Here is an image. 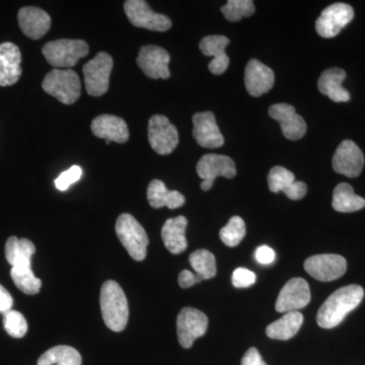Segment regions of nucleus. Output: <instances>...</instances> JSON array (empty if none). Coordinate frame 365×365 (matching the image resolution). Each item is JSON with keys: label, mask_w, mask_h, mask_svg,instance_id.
I'll return each instance as SVG.
<instances>
[{"label": "nucleus", "mask_w": 365, "mask_h": 365, "mask_svg": "<svg viewBox=\"0 0 365 365\" xmlns=\"http://www.w3.org/2000/svg\"><path fill=\"white\" fill-rule=\"evenodd\" d=\"M124 11L132 25L137 28L167 32L172 26L169 16L155 13L143 0H127L124 4Z\"/></svg>", "instance_id": "0eeeda50"}, {"label": "nucleus", "mask_w": 365, "mask_h": 365, "mask_svg": "<svg viewBox=\"0 0 365 365\" xmlns=\"http://www.w3.org/2000/svg\"><path fill=\"white\" fill-rule=\"evenodd\" d=\"M170 56L167 50L155 45L144 46L139 50L137 64L144 74L153 79H168L170 76Z\"/></svg>", "instance_id": "ddd939ff"}, {"label": "nucleus", "mask_w": 365, "mask_h": 365, "mask_svg": "<svg viewBox=\"0 0 365 365\" xmlns=\"http://www.w3.org/2000/svg\"><path fill=\"white\" fill-rule=\"evenodd\" d=\"M353 18L354 11L349 4H334L322 11L316 21L317 33L327 39L336 37Z\"/></svg>", "instance_id": "9b49d317"}, {"label": "nucleus", "mask_w": 365, "mask_h": 365, "mask_svg": "<svg viewBox=\"0 0 365 365\" xmlns=\"http://www.w3.org/2000/svg\"><path fill=\"white\" fill-rule=\"evenodd\" d=\"M364 297V288L356 284L336 290L319 307L317 316L318 325L323 329H333L340 325L346 316L359 306Z\"/></svg>", "instance_id": "f257e3e1"}, {"label": "nucleus", "mask_w": 365, "mask_h": 365, "mask_svg": "<svg viewBox=\"0 0 365 365\" xmlns=\"http://www.w3.org/2000/svg\"><path fill=\"white\" fill-rule=\"evenodd\" d=\"M256 274L246 268L235 269L232 273V285L237 288H248L256 282Z\"/></svg>", "instance_id": "e433bc0d"}, {"label": "nucleus", "mask_w": 365, "mask_h": 365, "mask_svg": "<svg viewBox=\"0 0 365 365\" xmlns=\"http://www.w3.org/2000/svg\"><path fill=\"white\" fill-rule=\"evenodd\" d=\"M42 52L50 66L69 68L76 66L79 59L88 56L90 48L83 40L61 39L47 43Z\"/></svg>", "instance_id": "20e7f679"}, {"label": "nucleus", "mask_w": 365, "mask_h": 365, "mask_svg": "<svg viewBox=\"0 0 365 365\" xmlns=\"http://www.w3.org/2000/svg\"><path fill=\"white\" fill-rule=\"evenodd\" d=\"M213 182H208V181H202L201 182L200 187L201 189L203 190V191H208V190H210L212 188Z\"/></svg>", "instance_id": "79ce46f5"}, {"label": "nucleus", "mask_w": 365, "mask_h": 365, "mask_svg": "<svg viewBox=\"0 0 365 365\" xmlns=\"http://www.w3.org/2000/svg\"><path fill=\"white\" fill-rule=\"evenodd\" d=\"M19 25L26 37L33 40L44 37L51 26L49 14L35 6L23 7L18 14Z\"/></svg>", "instance_id": "aec40b11"}, {"label": "nucleus", "mask_w": 365, "mask_h": 365, "mask_svg": "<svg viewBox=\"0 0 365 365\" xmlns=\"http://www.w3.org/2000/svg\"><path fill=\"white\" fill-rule=\"evenodd\" d=\"M35 252V245L29 240H20L16 237H11L7 240L6 256L11 267L19 264L32 263V257Z\"/></svg>", "instance_id": "c85d7f7f"}, {"label": "nucleus", "mask_w": 365, "mask_h": 365, "mask_svg": "<svg viewBox=\"0 0 365 365\" xmlns=\"http://www.w3.org/2000/svg\"><path fill=\"white\" fill-rule=\"evenodd\" d=\"M311 302V289L309 283L302 278H292L281 289L275 302L278 313L299 312Z\"/></svg>", "instance_id": "f8f14e48"}, {"label": "nucleus", "mask_w": 365, "mask_h": 365, "mask_svg": "<svg viewBox=\"0 0 365 365\" xmlns=\"http://www.w3.org/2000/svg\"><path fill=\"white\" fill-rule=\"evenodd\" d=\"M91 127L93 135L111 143H125L129 139L128 127L122 118L102 115L93 119Z\"/></svg>", "instance_id": "4be33fe9"}, {"label": "nucleus", "mask_w": 365, "mask_h": 365, "mask_svg": "<svg viewBox=\"0 0 365 365\" xmlns=\"http://www.w3.org/2000/svg\"><path fill=\"white\" fill-rule=\"evenodd\" d=\"M304 323V316L299 312H290L282 318L273 322L266 329L269 338L274 340H289L299 332Z\"/></svg>", "instance_id": "bb28decb"}, {"label": "nucleus", "mask_w": 365, "mask_h": 365, "mask_svg": "<svg viewBox=\"0 0 365 365\" xmlns=\"http://www.w3.org/2000/svg\"><path fill=\"white\" fill-rule=\"evenodd\" d=\"M346 72L340 68H329L322 73L318 81L319 91L333 102H348L350 93L342 86Z\"/></svg>", "instance_id": "393cba45"}, {"label": "nucleus", "mask_w": 365, "mask_h": 365, "mask_svg": "<svg viewBox=\"0 0 365 365\" xmlns=\"http://www.w3.org/2000/svg\"><path fill=\"white\" fill-rule=\"evenodd\" d=\"M4 326L7 334L14 338H23L28 331L25 317L13 309L4 314Z\"/></svg>", "instance_id": "f704fd0d"}, {"label": "nucleus", "mask_w": 365, "mask_h": 365, "mask_svg": "<svg viewBox=\"0 0 365 365\" xmlns=\"http://www.w3.org/2000/svg\"><path fill=\"white\" fill-rule=\"evenodd\" d=\"M178 280H179L180 287L182 288L193 287V285L202 281L196 273L191 272V271L188 270H182V272L180 273Z\"/></svg>", "instance_id": "58836bf2"}, {"label": "nucleus", "mask_w": 365, "mask_h": 365, "mask_svg": "<svg viewBox=\"0 0 365 365\" xmlns=\"http://www.w3.org/2000/svg\"><path fill=\"white\" fill-rule=\"evenodd\" d=\"M255 258H256L258 263L262 265H270L275 261L276 255L273 249L268 246H261L256 250L255 253Z\"/></svg>", "instance_id": "4c0bfd02"}, {"label": "nucleus", "mask_w": 365, "mask_h": 365, "mask_svg": "<svg viewBox=\"0 0 365 365\" xmlns=\"http://www.w3.org/2000/svg\"><path fill=\"white\" fill-rule=\"evenodd\" d=\"M116 234L132 259L135 261L145 259L148 246V234L133 216L123 213L118 217Z\"/></svg>", "instance_id": "39448f33"}, {"label": "nucleus", "mask_w": 365, "mask_h": 365, "mask_svg": "<svg viewBox=\"0 0 365 365\" xmlns=\"http://www.w3.org/2000/svg\"><path fill=\"white\" fill-rule=\"evenodd\" d=\"M275 76L270 67L257 59L250 60L245 71V85L250 95L260 97L273 88Z\"/></svg>", "instance_id": "6ab92c4d"}, {"label": "nucleus", "mask_w": 365, "mask_h": 365, "mask_svg": "<svg viewBox=\"0 0 365 365\" xmlns=\"http://www.w3.org/2000/svg\"><path fill=\"white\" fill-rule=\"evenodd\" d=\"M21 54L13 43L0 44V86H13L21 76Z\"/></svg>", "instance_id": "412c9836"}, {"label": "nucleus", "mask_w": 365, "mask_h": 365, "mask_svg": "<svg viewBox=\"0 0 365 365\" xmlns=\"http://www.w3.org/2000/svg\"><path fill=\"white\" fill-rule=\"evenodd\" d=\"M38 365H81V356L71 346H55L42 354Z\"/></svg>", "instance_id": "c756f323"}, {"label": "nucleus", "mask_w": 365, "mask_h": 365, "mask_svg": "<svg viewBox=\"0 0 365 365\" xmlns=\"http://www.w3.org/2000/svg\"><path fill=\"white\" fill-rule=\"evenodd\" d=\"M101 309L106 326L114 332H122L129 319V307L123 289L116 281L103 284L100 295Z\"/></svg>", "instance_id": "f03ea898"}, {"label": "nucleus", "mask_w": 365, "mask_h": 365, "mask_svg": "<svg viewBox=\"0 0 365 365\" xmlns=\"http://www.w3.org/2000/svg\"><path fill=\"white\" fill-rule=\"evenodd\" d=\"M42 88L64 105L74 104L81 97V81L71 69H53L45 76Z\"/></svg>", "instance_id": "7ed1b4c3"}, {"label": "nucleus", "mask_w": 365, "mask_h": 365, "mask_svg": "<svg viewBox=\"0 0 365 365\" xmlns=\"http://www.w3.org/2000/svg\"><path fill=\"white\" fill-rule=\"evenodd\" d=\"M83 176V170L78 165H72L71 169L62 173L56 180L55 186L59 191H66L72 184L79 181Z\"/></svg>", "instance_id": "c9c22d12"}, {"label": "nucleus", "mask_w": 365, "mask_h": 365, "mask_svg": "<svg viewBox=\"0 0 365 365\" xmlns=\"http://www.w3.org/2000/svg\"><path fill=\"white\" fill-rule=\"evenodd\" d=\"M197 174L202 181L213 182L217 177H225L232 179L237 175L234 160L227 155H203L197 163Z\"/></svg>", "instance_id": "a211bd4d"}, {"label": "nucleus", "mask_w": 365, "mask_h": 365, "mask_svg": "<svg viewBox=\"0 0 365 365\" xmlns=\"http://www.w3.org/2000/svg\"><path fill=\"white\" fill-rule=\"evenodd\" d=\"M208 327L206 314L194 307H185L177 318V334L180 344L189 349L194 341L202 337Z\"/></svg>", "instance_id": "6e6552de"}, {"label": "nucleus", "mask_w": 365, "mask_h": 365, "mask_svg": "<svg viewBox=\"0 0 365 365\" xmlns=\"http://www.w3.org/2000/svg\"><path fill=\"white\" fill-rule=\"evenodd\" d=\"M148 140L155 153L167 155L179 144V133L167 117L155 115L148 122Z\"/></svg>", "instance_id": "1a4fd4ad"}, {"label": "nucleus", "mask_w": 365, "mask_h": 365, "mask_svg": "<svg viewBox=\"0 0 365 365\" xmlns=\"http://www.w3.org/2000/svg\"><path fill=\"white\" fill-rule=\"evenodd\" d=\"M269 115L279 122L283 135L289 140H299L307 132V123L304 118L295 112L294 106L275 104L269 108Z\"/></svg>", "instance_id": "2eb2a0df"}, {"label": "nucleus", "mask_w": 365, "mask_h": 365, "mask_svg": "<svg viewBox=\"0 0 365 365\" xmlns=\"http://www.w3.org/2000/svg\"><path fill=\"white\" fill-rule=\"evenodd\" d=\"M332 165L338 174L349 178L359 177L364 167V153L352 140H344L335 151Z\"/></svg>", "instance_id": "4468645a"}, {"label": "nucleus", "mask_w": 365, "mask_h": 365, "mask_svg": "<svg viewBox=\"0 0 365 365\" xmlns=\"http://www.w3.org/2000/svg\"><path fill=\"white\" fill-rule=\"evenodd\" d=\"M245 235H246V223L240 216H232L227 225L220 232V240L230 248L239 246Z\"/></svg>", "instance_id": "473e14b6"}, {"label": "nucleus", "mask_w": 365, "mask_h": 365, "mask_svg": "<svg viewBox=\"0 0 365 365\" xmlns=\"http://www.w3.org/2000/svg\"><path fill=\"white\" fill-rule=\"evenodd\" d=\"M14 299L11 294L0 284V313L2 314L7 313V312L11 311L13 307Z\"/></svg>", "instance_id": "a19ab883"}, {"label": "nucleus", "mask_w": 365, "mask_h": 365, "mask_svg": "<svg viewBox=\"0 0 365 365\" xmlns=\"http://www.w3.org/2000/svg\"><path fill=\"white\" fill-rule=\"evenodd\" d=\"M188 220L185 216L180 215L170 218L162 228L163 244L168 251L174 255L181 254L188 247L186 239V228Z\"/></svg>", "instance_id": "b1692460"}, {"label": "nucleus", "mask_w": 365, "mask_h": 365, "mask_svg": "<svg viewBox=\"0 0 365 365\" xmlns=\"http://www.w3.org/2000/svg\"><path fill=\"white\" fill-rule=\"evenodd\" d=\"M304 269L314 279L329 282L344 275L347 262L340 255H316L307 259Z\"/></svg>", "instance_id": "9d476101"}, {"label": "nucleus", "mask_w": 365, "mask_h": 365, "mask_svg": "<svg viewBox=\"0 0 365 365\" xmlns=\"http://www.w3.org/2000/svg\"><path fill=\"white\" fill-rule=\"evenodd\" d=\"M189 262L191 267L202 281L211 279L217 272L215 255L207 250H197L190 255Z\"/></svg>", "instance_id": "2f4dec72"}, {"label": "nucleus", "mask_w": 365, "mask_h": 365, "mask_svg": "<svg viewBox=\"0 0 365 365\" xmlns=\"http://www.w3.org/2000/svg\"><path fill=\"white\" fill-rule=\"evenodd\" d=\"M113 58L108 53L100 52L83 66L86 91L93 97H101L109 90Z\"/></svg>", "instance_id": "423d86ee"}, {"label": "nucleus", "mask_w": 365, "mask_h": 365, "mask_svg": "<svg viewBox=\"0 0 365 365\" xmlns=\"http://www.w3.org/2000/svg\"><path fill=\"white\" fill-rule=\"evenodd\" d=\"M242 365H268L262 359L260 352L257 348H250L242 359Z\"/></svg>", "instance_id": "ea45409f"}, {"label": "nucleus", "mask_w": 365, "mask_h": 365, "mask_svg": "<svg viewBox=\"0 0 365 365\" xmlns=\"http://www.w3.org/2000/svg\"><path fill=\"white\" fill-rule=\"evenodd\" d=\"M268 185L271 192H283L292 200H300L307 195V185L304 182L295 181L294 173L279 165L272 168L269 172Z\"/></svg>", "instance_id": "f3484780"}, {"label": "nucleus", "mask_w": 365, "mask_h": 365, "mask_svg": "<svg viewBox=\"0 0 365 365\" xmlns=\"http://www.w3.org/2000/svg\"><path fill=\"white\" fill-rule=\"evenodd\" d=\"M11 276L16 287L26 294H37L40 292L42 282L33 273L31 264H21L11 267Z\"/></svg>", "instance_id": "7c9ffc66"}, {"label": "nucleus", "mask_w": 365, "mask_h": 365, "mask_svg": "<svg viewBox=\"0 0 365 365\" xmlns=\"http://www.w3.org/2000/svg\"><path fill=\"white\" fill-rule=\"evenodd\" d=\"M222 13L225 18L230 21L249 18L255 13L254 2L251 0H230L222 7Z\"/></svg>", "instance_id": "72a5a7b5"}, {"label": "nucleus", "mask_w": 365, "mask_h": 365, "mask_svg": "<svg viewBox=\"0 0 365 365\" xmlns=\"http://www.w3.org/2000/svg\"><path fill=\"white\" fill-rule=\"evenodd\" d=\"M148 199L150 205L153 208L168 207L176 209L184 205V195L175 190H169L165 182L160 180H153L148 185Z\"/></svg>", "instance_id": "a878e982"}, {"label": "nucleus", "mask_w": 365, "mask_h": 365, "mask_svg": "<svg viewBox=\"0 0 365 365\" xmlns=\"http://www.w3.org/2000/svg\"><path fill=\"white\" fill-rule=\"evenodd\" d=\"M332 206L338 212H355L365 207V200L354 193L349 184L341 182L334 189Z\"/></svg>", "instance_id": "cd10ccee"}, {"label": "nucleus", "mask_w": 365, "mask_h": 365, "mask_svg": "<svg viewBox=\"0 0 365 365\" xmlns=\"http://www.w3.org/2000/svg\"><path fill=\"white\" fill-rule=\"evenodd\" d=\"M230 44V40L225 36L213 35L207 36L201 40V52L205 56H212V61L209 63L208 68L211 73L215 76H220L227 71L230 66V58H228L225 48Z\"/></svg>", "instance_id": "5701e85b"}, {"label": "nucleus", "mask_w": 365, "mask_h": 365, "mask_svg": "<svg viewBox=\"0 0 365 365\" xmlns=\"http://www.w3.org/2000/svg\"><path fill=\"white\" fill-rule=\"evenodd\" d=\"M193 136L205 148H222L225 143L222 132L212 112L196 113L193 116Z\"/></svg>", "instance_id": "dca6fc26"}]
</instances>
